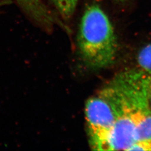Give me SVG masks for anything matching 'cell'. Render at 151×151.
Masks as SVG:
<instances>
[{
	"mask_svg": "<svg viewBox=\"0 0 151 151\" xmlns=\"http://www.w3.org/2000/svg\"><path fill=\"white\" fill-rule=\"evenodd\" d=\"M77 40L80 54L87 67L99 70L114 62L118 50L116 38L111 22L99 6L93 4L86 9Z\"/></svg>",
	"mask_w": 151,
	"mask_h": 151,
	"instance_id": "cell-1",
	"label": "cell"
},
{
	"mask_svg": "<svg viewBox=\"0 0 151 151\" xmlns=\"http://www.w3.org/2000/svg\"><path fill=\"white\" fill-rule=\"evenodd\" d=\"M127 151H151V142L143 140L137 141Z\"/></svg>",
	"mask_w": 151,
	"mask_h": 151,
	"instance_id": "cell-7",
	"label": "cell"
},
{
	"mask_svg": "<svg viewBox=\"0 0 151 151\" xmlns=\"http://www.w3.org/2000/svg\"><path fill=\"white\" fill-rule=\"evenodd\" d=\"M85 113L92 149L105 151L108 135L118 117L116 108L100 91L97 95L87 100Z\"/></svg>",
	"mask_w": 151,
	"mask_h": 151,
	"instance_id": "cell-2",
	"label": "cell"
},
{
	"mask_svg": "<svg viewBox=\"0 0 151 151\" xmlns=\"http://www.w3.org/2000/svg\"><path fill=\"white\" fill-rule=\"evenodd\" d=\"M137 60L139 70L151 73V43L142 48L137 55Z\"/></svg>",
	"mask_w": 151,
	"mask_h": 151,
	"instance_id": "cell-6",
	"label": "cell"
},
{
	"mask_svg": "<svg viewBox=\"0 0 151 151\" xmlns=\"http://www.w3.org/2000/svg\"><path fill=\"white\" fill-rule=\"evenodd\" d=\"M147 73V98L150 110L151 113V73Z\"/></svg>",
	"mask_w": 151,
	"mask_h": 151,
	"instance_id": "cell-8",
	"label": "cell"
},
{
	"mask_svg": "<svg viewBox=\"0 0 151 151\" xmlns=\"http://www.w3.org/2000/svg\"><path fill=\"white\" fill-rule=\"evenodd\" d=\"M60 16L69 19L73 15L78 0H51Z\"/></svg>",
	"mask_w": 151,
	"mask_h": 151,
	"instance_id": "cell-5",
	"label": "cell"
},
{
	"mask_svg": "<svg viewBox=\"0 0 151 151\" xmlns=\"http://www.w3.org/2000/svg\"><path fill=\"white\" fill-rule=\"evenodd\" d=\"M115 1H116L118 2H124L127 1V0H115Z\"/></svg>",
	"mask_w": 151,
	"mask_h": 151,
	"instance_id": "cell-9",
	"label": "cell"
},
{
	"mask_svg": "<svg viewBox=\"0 0 151 151\" xmlns=\"http://www.w3.org/2000/svg\"><path fill=\"white\" fill-rule=\"evenodd\" d=\"M146 113L132 108H124L108 135L105 151H127L137 142V125Z\"/></svg>",
	"mask_w": 151,
	"mask_h": 151,
	"instance_id": "cell-3",
	"label": "cell"
},
{
	"mask_svg": "<svg viewBox=\"0 0 151 151\" xmlns=\"http://www.w3.org/2000/svg\"><path fill=\"white\" fill-rule=\"evenodd\" d=\"M137 141L143 140L151 142V113L144 114L136 128Z\"/></svg>",
	"mask_w": 151,
	"mask_h": 151,
	"instance_id": "cell-4",
	"label": "cell"
}]
</instances>
